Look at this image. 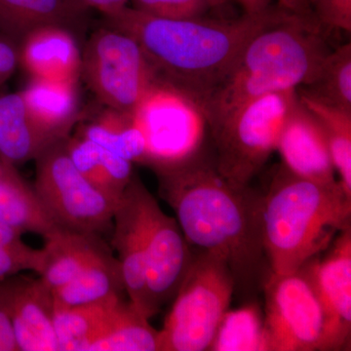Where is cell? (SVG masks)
<instances>
[{
	"mask_svg": "<svg viewBox=\"0 0 351 351\" xmlns=\"http://www.w3.org/2000/svg\"><path fill=\"white\" fill-rule=\"evenodd\" d=\"M66 138L36 157L34 188L58 225L101 237L112 230L119 201L108 197L78 172L66 151Z\"/></svg>",
	"mask_w": 351,
	"mask_h": 351,
	"instance_id": "obj_8",
	"label": "cell"
},
{
	"mask_svg": "<svg viewBox=\"0 0 351 351\" xmlns=\"http://www.w3.org/2000/svg\"><path fill=\"white\" fill-rule=\"evenodd\" d=\"M307 94L332 107L351 112V44L330 51Z\"/></svg>",
	"mask_w": 351,
	"mask_h": 351,
	"instance_id": "obj_29",
	"label": "cell"
},
{
	"mask_svg": "<svg viewBox=\"0 0 351 351\" xmlns=\"http://www.w3.org/2000/svg\"><path fill=\"white\" fill-rule=\"evenodd\" d=\"M208 350L267 351L265 323L260 308L251 304L226 311Z\"/></svg>",
	"mask_w": 351,
	"mask_h": 351,
	"instance_id": "obj_28",
	"label": "cell"
},
{
	"mask_svg": "<svg viewBox=\"0 0 351 351\" xmlns=\"http://www.w3.org/2000/svg\"><path fill=\"white\" fill-rule=\"evenodd\" d=\"M0 304L19 351H58L54 295L40 276L17 274L0 279Z\"/></svg>",
	"mask_w": 351,
	"mask_h": 351,
	"instance_id": "obj_14",
	"label": "cell"
},
{
	"mask_svg": "<svg viewBox=\"0 0 351 351\" xmlns=\"http://www.w3.org/2000/svg\"><path fill=\"white\" fill-rule=\"evenodd\" d=\"M159 193L175 211L189 244L223 256L235 286L256 279L265 258L262 195L226 181L201 149L156 168Z\"/></svg>",
	"mask_w": 351,
	"mask_h": 351,
	"instance_id": "obj_2",
	"label": "cell"
},
{
	"mask_svg": "<svg viewBox=\"0 0 351 351\" xmlns=\"http://www.w3.org/2000/svg\"><path fill=\"white\" fill-rule=\"evenodd\" d=\"M62 138L32 115L20 92L0 93V156L15 166L36 157Z\"/></svg>",
	"mask_w": 351,
	"mask_h": 351,
	"instance_id": "obj_18",
	"label": "cell"
},
{
	"mask_svg": "<svg viewBox=\"0 0 351 351\" xmlns=\"http://www.w3.org/2000/svg\"><path fill=\"white\" fill-rule=\"evenodd\" d=\"M267 351L322 350L326 317L304 267L265 282Z\"/></svg>",
	"mask_w": 351,
	"mask_h": 351,
	"instance_id": "obj_9",
	"label": "cell"
},
{
	"mask_svg": "<svg viewBox=\"0 0 351 351\" xmlns=\"http://www.w3.org/2000/svg\"><path fill=\"white\" fill-rule=\"evenodd\" d=\"M125 291L119 258L103 249L68 284L53 292L55 306L73 307L121 297Z\"/></svg>",
	"mask_w": 351,
	"mask_h": 351,
	"instance_id": "obj_23",
	"label": "cell"
},
{
	"mask_svg": "<svg viewBox=\"0 0 351 351\" xmlns=\"http://www.w3.org/2000/svg\"><path fill=\"white\" fill-rule=\"evenodd\" d=\"M306 3L321 29L350 34L351 0H306Z\"/></svg>",
	"mask_w": 351,
	"mask_h": 351,
	"instance_id": "obj_31",
	"label": "cell"
},
{
	"mask_svg": "<svg viewBox=\"0 0 351 351\" xmlns=\"http://www.w3.org/2000/svg\"><path fill=\"white\" fill-rule=\"evenodd\" d=\"M91 9L98 10L101 15H110L127 6L130 0H82Z\"/></svg>",
	"mask_w": 351,
	"mask_h": 351,
	"instance_id": "obj_36",
	"label": "cell"
},
{
	"mask_svg": "<svg viewBox=\"0 0 351 351\" xmlns=\"http://www.w3.org/2000/svg\"><path fill=\"white\" fill-rule=\"evenodd\" d=\"M91 10L82 0H0V34L20 45L31 32L46 27L86 31Z\"/></svg>",
	"mask_w": 351,
	"mask_h": 351,
	"instance_id": "obj_16",
	"label": "cell"
},
{
	"mask_svg": "<svg viewBox=\"0 0 351 351\" xmlns=\"http://www.w3.org/2000/svg\"><path fill=\"white\" fill-rule=\"evenodd\" d=\"M279 7L293 15L314 21L306 0H278ZM315 22V21H314Z\"/></svg>",
	"mask_w": 351,
	"mask_h": 351,
	"instance_id": "obj_37",
	"label": "cell"
},
{
	"mask_svg": "<svg viewBox=\"0 0 351 351\" xmlns=\"http://www.w3.org/2000/svg\"><path fill=\"white\" fill-rule=\"evenodd\" d=\"M276 151L293 174L316 182L337 181L324 131L299 93L281 128Z\"/></svg>",
	"mask_w": 351,
	"mask_h": 351,
	"instance_id": "obj_15",
	"label": "cell"
},
{
	"mask_svg": "<svg viewBox=\"0 0 351 351\" xmlns=\"http://www.w3.org/2000/svg\"><path fill=\"white\" fill-rule=\"evenodd\" d=\"M124 304L121 297L73 307L55 306L58 351H89L112 326Z\"/></svg>",
	"mask_w": 351,
	"mask_h": 351,
	"instance_id": "obj_22",
	"label": "cell"
},
{
	"mask_svg": "<svg viewBox=\"0 0 351 351\" xmlns=\"http://www.w3.org/2000/svg\"><path fill=\"white\" fill-rule=\"evenodd\" d=\"M299 96L322 127L339 182L351 196V112L328 105L304 91Z\"/></svg>",
	"mask_w": 351,
	"mask_h": 351,
	"instance_id": "obj_26",
	"label": "cell"
},
{
	"mask_svg": "<svg viewBox=\"0 0 351 351\" xmlns=\"http://www.w3.org/2000/svg\"><path fill=\"white\" fill-rule=\"evenodd\" d=\"M0 351H19L12 324L0 304Z\"/></svg>",
	"mask_w": 351,
	"mask_h": 351,
	"instance_id": "obj_35",
	"label": "cell"
},
{
	"mask_svg": "<svg viewBox=\"0 0 351 351\" xmlns=\"http://www.w3.org/2000/svg\"><path fill=\"white\" fill-rule=\"evenodd\" d=\"M20 64L32 78L77 82L82 49L73 32L46 27L31 32L19 45Z\"/></svg>",
	"mask_w": 351,
	"mask_h": 351,
	"instance_id": "obj_17",
	"label": "cell"
},
{
	"mask_svg": "<svg viewBox=\"0 0 351 351\" xmlns=\"http://www.w3.org/2000/svg\"><path fill=\"white\" fill-rule=\"evenodd\" d=\"M215 3H216L217 6L223 5L225 3L226 0H214Z\"/></svg>",
	"mask_w": 351,
	"mask_h": 351,
	"instance_id": "obj_39",
	"label": "cell"
},
{
	"mask_svg": "<svg viewBox=\"0 0 351 351\" xmlns=\"http://www.w3.org/2000/svg\"><path fill=\"white\" fill-rule=\"evenodd\" d=\"M234 288V277L223 256L203 251L193 256L159 331V351L209 350Z\"/></svg>",
	"mask_w": 351,
	"mask_h": 351,
	"instance_id": "obj_5",
	"label": "cell"
},
{
	"mask_svg": "<svg viewBox=\"0 0 351 351\" xmlns=\"http://www.w3.org/2000/svg\"><path fill=\"white\" fill-rule=\"evenodd\" d=\"M291 16L271 6L237 19H163L126 6L103 16V24L135 39L158 82L186 95L199 108L234 68L247 43Z\"/></svg>",
	"mask_w": 351,
	"mask_h": 351,
	"instance_id": "obj_1",
	"label": "cell"
},
{
	"mask_svg": "<svg viewBox=\"0 0 351 351\" xmlns=\"http://www.w3.org/2000/svg\"><path fill=\"white\" fill-rule=\"evenodd\" d=\"M19 64V45L0 34V88L14 75Z\"/></svg>",
	"mask_w": 351,
	"mask_h": 351,
	"instance_id": "obj_33",
	"label": "cell"
},
{
	"mask_svg": "<svg viewBox=\"0 0 351 351\" xmlns=\"http://www.w3.org/2000/svg\"><path fill=\"white\" fill-rule=\"evenodd\" d=\"M43 248V267L38 276L54 292L63 287L107 246L100 235L62 228L47 237Z\"/></svg>",
	"mask_w": 351,
	"mask_h": 351,
	"instance_id": "obj_21",
	"label": "cell"
},
{
	"mask_svg": "<svg viewBox=\"0 0 351 351\" xmlns=\"http://www.w3.org/2000/svg\"><path fill=\"white\" fill-rule=\"evenodd\" d=\"M66 151L76 169L94 186L119 201L133 177V163L82 136H68Z\"/></svg>",
	"mask_w": 351,
	"mask_h": 351,
	"instance_id": "obj_25",
	"label": "cell"
},
{
	"mask_svg": "<svg viewBox=\"0 0 351 351\" xmlns=\"http://www.w3.org/2000/svg\"><path fill=\"white\" fill-rule=\"evenodd\" d=\"M80 121L82 123L78 128L77 135L132 163L145 165L147 144L134 113L103 106L96 113L82 117Z\"/></svg>",
	"mask_w": 351,
	"mask_h": 351,
	"instance_id": "obj_24",
	"label": "cell"
},
{
	"mask_svg": "<svg viewBox=\"0 0 351 351\" xmlns=\"http://www.w3.org/2000/svg\"><path fill=\"white\" fill-rule=\"evenodd\" d=\"M145 226L147 288L152 317L174 299L193 255L177 219L164 213L151 193L145 198Z\"/></svg>",
	"mask_w": 351,
	"mask_h": 351,
	"instance_id": "obj_11",
	"label": "cell"
},
{
	"mask_svg": "<svg viewBox=\"0 0 351 351\" xmlns=\"http://www.w3.org/2000/svg\"><path fill=\"white\" fill-rule=\"evenodd\" d=\"M132 8L163 19H191L204 17L217 7L214 0H130Z\"/></svg>",
	"mask_w": 351,
	"mask_h": 351,
	"instance_id": "obj_30",
	"label": "cell"
},
{
	"mask_svg": "<svg viewBox=\"0 0 351 351\" xmlns=\"http://www.w3.org/2000/svg\"><path fill=\"white\" fill-rule=\"evenodd\" d=\"M82 76L101 105L129 113L159 82L137 41L105 24L82 50Z\"/></svg>",
	"mask_w": 351,
	"mask_h": 351,
	"instance_id": "obj_7",
	"label": "cell"
},
{
	"mask_svg": "<svg viewBox=\"0 0 351 351\" xmlns=\"http://www.w3.org/2000/svg\"><path fill=\"white\" fill-rule=\"evenodd\" d=\"M322 260L302 265L326 317L322 351L341 350L350 341L351 228L339 233Z\"/></svg>",
	"mask_w": 351,
	"mask_h": 351,
	"instance_id": "obj_12",
	"label": "cell"
},
{
	"mask_svg": "<svg viewBox=\"0 0 351 351\" xmlns=\"http://www.w3.org/2000/svg\"><path fill=\"white\" fill-rule=\"evenodd\" d=\"M149 189L134 174L113 216L112 245L119 254L129 302L151 318L147 288L145 198Z\"/></svg>",
	"mask_w": 351,
	"mask_h": 351,
	"instance_id": "obj_13",
	"label": "cell"
},
{
	"mask_svg": "<svg viewBox=\"0 0 351 351\" xmlns=\"http://www.w3.org/2000/svg\"><path fill=\"white\" fill-rule=\"evenodd\" d=\"M329 52L319 25L291 16L247 43L232 71L201 104L200 112L212 127L247 101L308 86Z\"/></svg>",
	"mask_w": 351,
	"mask_h": 351,
	"instance_id": "obj_4",
	"label": "cell"
},
{
	"mask_svg": "<svg viewBox=\"0 0 351 351\" xmlns=\"http://www.w3.org/2000/svg\"><path fill=\"white\" fill-rule=\"evenodd\" d=\"M245 14H258L270 8L271 0H237Z\"/></svg>",
	"mask_w": 351,
	"mask_h": 351,
	"instance_id": "obj_38",
	"label": "cell"
},
{
	"mask_svg": "<svg viewBox=\"0 0 351 351\" xmlns=\"http://www.w3.org/2000/svg\"><path fill=\"white\" fill-rule=\"evenodd\" d=\"M43 249H34L23 253L0 246V279L21 274L25 270L39 274L43 267Z\"/></svg>",
	"mask_w": 351,
	"mask_h": 351,
	"instance_id": "obj_32",
	"label": "cell"
},
{
	"mask_svg": "<svg viewBox=\"0 0 351 351\" xmlns=\"http://www.w3.org/2000/svg\"><path fill=\"white\" fill-rule=\"evenodd\" d=\"M147 144L145 165L179 162L201 149L203 117L186 95L158 82L134 112Z\"/></svg>",
	"mask_w": 351,
	"mask_h": 351,
	"instance_id": "obj_10",
	"label": "cell"
},
{
	"mask_svg": "<svg viewBox=\"0 0 351 351\" xmlns=\"http://www.w3.org/2000/svg\"><path fill=\"white\" fill-rule=\"evenodd\" d=\"M298 90L277 92L247 101L210 127L219 174L237 188H247L276 151Z\"/></svg>",
	"mask_w": 351,
	"mask_h": 351,
	"instance_id": "obj_6",
	"label": "cell"
},
{
	"mask_svg": "<svg viewBox=\"0 0 351 351\" xmlns=\"http://www.w3.org/2000/svg\"><path fill=\"white\" fill-rule=\"evenodd\" d=\"M0 221L21 232L36 233L44 239L62 230L44 207L34 186L25 181L17 166L0 156Z\"/></svg>",
	"mask_w": 351,
	"mask_h": 351,
	"instance_id": "obj_19",
	"label": "cell"
},
{
	"mask_svg": "<svg viewBox=\"0 0 351 351\" xmlns=\"http://www.w3.org/2000/svg\"><path fill=\"white\" fill-rule=\"evenodd\" d=\"M156 350H159V331L130 302H124L108 331L89 348V351Z\"/></svg>",
	"mask_w": 351,
	"mask_h": 351,
	"instance_id": "obj_27",
	"label": "cell"
},
{
	"mask_svg": "<svg viewBox=\"0 0 351 351\" xmlns=\"http://www.w3.org/2000/svg\"><path fill=\"white\" fill-rule=\"evenodd\" d=\"M23 233L14 226L0 221V246L12 249V250L27 253L34 248L24 243L22 240Z\"/></svg>",
	"mask_w": 351,
	"mask_h": 351,
	"instance_id": "obj_34",
	"label": "cell"
},
{
	"mask_svg": "<svg viewBox=\"0 0 351 351\" xmlns=\"http://www.w3.org/2000/svg\"><path fill=\"white\" fill-rule=\"evenodd\" d=\"M20 93L32 115L58 138L68 137L82 119L77 82L32 78Z\"/></svg>",
	"mask_w": 351,
	"mask_h": 351,
	"instance_id": "obj_20",
	"label": "cell"
},
{
	"mask_svg": "<svg viewBox=\"0 0 351 351\" xmlns=\"http://www.w3.org/2000/svg\"><path fill=\"white\" fill-rule=\"evenodd\" d=\"M262 196L263 251L274 274L297 271L351 228V196L339 181L304 179L282 165Z\"/></svg>",
	"mask_w": 351,
	"mask_h": 351,
	"instance_id": "obj_3",
	"label": "cell"
}]
</instances>
